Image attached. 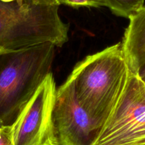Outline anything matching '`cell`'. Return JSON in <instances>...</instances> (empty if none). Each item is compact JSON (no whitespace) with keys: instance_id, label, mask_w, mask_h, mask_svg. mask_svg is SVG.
Listing matches in <instances>:
<instances>
[{"instance_id":"cell-7","label":"cell","mask_w":145,"mask_h":145,"mask_svg":"<svg viewBox=\"0 0 145 145\" xmlns=\"http://www.w3.org/2000/svg\"><path fill=\"white\" fill-rule=\"evenodd\" d=\"M129 19L121 44L129 71L137 75L145 64V7Z\"/></svg>"},{"instance_id":"cell-4","label":"cell","mask_w":145,"mask_h":145,"mask_svg":"<svg viewBox=\"0 0 145 145\" xmlns=\"http://www.w3.org/2000/svg\"><path fill=\"white\" fill-rule=\"evenodd\" d=\"M93 145H145V83L130 72L115 109Z\"/></svg>"},{"instance_id":"cell-9","label":"cell","mask_w":145,"mask_h":145,"mask_svg":"<svg viewBox=\"0 0 145 145\" xmlns=\"http://www.w3.org/2000/svg\"><path fill=\"white\" fill-rule=\"evenodd\" d=\"M59 5H64L71 7H106L104 0H56Z\"/></svg>"},{"instance_id":"cell-2","label":"cell","mask_w":145,"mask_h":145,"mask_svg":"<svg viewBox=\"0 0 145 145\" xmlns=\"http://www.w3.org/2000/svg\"><path fill=\"white\" fill-rule=\"evenodd\" d=\"M56 0H0V52L51 43L61 47L68 25Z\"/></svg>"},{"instance_id":"cell-6","label":"cell","mask_w":145,"mask_h":145,"mask_svg":"<svg viewBox=\"0 0 145 145\" xmlns=\"http://www.w3.org/2000/svg\"><path fill=\"white\" fill-rule=\"evenodd\" d=\"M54 122L61 145H93L99 133L68 79L56 91Z\"/></svg>"},{"instance_id":"cell-1","label":"cell","mask_w":145,"mask_h":145,"mask_svg":"<svg viewBox=\"0 0 145 145\" xmlns=\"http://www.w3.org/2000/svg\"><path fill=\"white\" fill-rule=\"evenodd\" d=\"M129 74L119 43L86 57L68 78L79 103L99 132L120 98Z\"/></svg>"},{"instance_id":"cell-5","label":"cell","mask_w":145,"mask_h":145,"mask_svg":"<svg viewBox=\"0 0 145 145\" xmlns=\"http://www.w3.org/2000/svg\"><path fill=\"white\" fill-rule=\"evenodd\" d=\"M56 91L50 72L11 126L14 145H61L54 122Z\"/></svg>"},{"instance_id":"cell-8","label":"cell","mask_w":145,"mask_h":145,"mask_svg":"<svg viewBox=\"0 0 145 145\" xmlns=\"http://www.w3.org/2000/svg\"><path fill=\"white\" fill-rule=\"evenodd\" d=\"M104 2L114 14L129 19L143 7L144 0H104Z\"/></svg>"},{"instance_id":"cell-10","label":"cell","mask_w":145,"mask_h":145,"mask_svg":"<svg viewBox=\"0 0 145 145\" xmlns=\"http://www.w3.org/2000/svg\"><path fill=\"white\" fill-rule=\"evenodd\" d=\"M0 145H14L11 126L0 127Z\"/></svg>"},{"instance_id":"cell-11","label":"cell","mask_w":145,"mask_h":145,"mask_svg":"<svg viewBox=\"0 0 145 145\" xmlns=\"http://www.w3.org/2000/svg\"><path fill=\"white\" fill-rule=\"evenodd\" d=\"M137 75L139 76V78L145 83V64L142 67V68L139 69V71H138Z\"/></svg>"},{"instance_id":"cell-3","label":"cell","mask_w":145,"mask_h":145,"mask_svg":"<svg viewBox=\"0 0 145 145\" xmlns=\"http://www.w3.org/2000/svg\"><path fill=\"white\" fill-rule=\"evenodd\" d=\"M55 47L46 43L0 52V127L13 125L51 72Z\"/></svg>"},{"instance_id":"cell-12","label":"cell","mask_w":145,"mask_h":145,"mask_svg":"<svg viewBox=\"0 0 145 145\" xmlns=\"http://www.w3.org/2000/svg\"><path fill=\"white\" fill-rule=\"evenodd\" d=\"M3 1H9V0H3Z\"/></svg>"}]
</instances>
